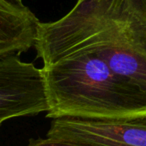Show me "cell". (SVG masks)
Masks as SVG:
<instances>
[{"instance_id": "cell-1", "label": "cell", "mask_w": 146, "mask_h": 146, "mask_svg": "<svg viewBox=\"0 0 146 146\" xmlns=\"http://www.w3.org/2000/svg\"><path fill=\"white\" fill-rule=\"evenodd\" d=\"M34 48L43 66L94 53L146 93V0H77L63 17L39 22Z\"/></svg>"}, {"instance_id": "cell-2", "label": "cell", "mask_w": 146, "mask_h": 146, "mask_svg": "<svg viewBox=\"0 0 146 146\" xmlns=\"http://www.w3.org/2000/svg\"><path fill=\"white\" fill-rule=\"evenodd\" d=\"M41 69L47 118L118 119L146 113L145 92L94 53H72Z\"/></svg>"}, {"instance_id": "cell-3", "label": "cell", "mask_w": 146, "mask_h": 146, "mask_svg": "<svg viewBox=\"0 0 146 146\" xmlns=\"http://www.w3.org/2000/svg\"><path fill=\"white\" fill-rule=\"evenodd\" d=\"M48 111L42 69L20 55L0 58V126L14 118Z\"/></svg>"}, {"instance_id": "cell-4", "label": "cell", "mask_w": 146, "mask_h": 146, "mask_svg": "<svg viewBox=\"0 0 146 146\" xmlns=\"http://www.w3.org/2000/svg\"><path fill=\"white\" fill-rule=\"evenodd\" d=\"M46 136L81 146H146V113L118 119L54 118Z\"/></svg>"}, {"instance_id": "cell-5", "label": "cell", "mask_w": 146, "mask_h": 146, "mask_svg": "<svg viewBox=\"0 0 146 146\" xmlns=\"http://www.w3.org/2000/svg\"><path fill=\"white\" fill-rule=\"evenodd\" d=\"M39 21L25 8L0 0V58L20 55L34 46Z\"/></svg>"}, {"instance_id": "cell-6", "label": "cell", "mask_w": 146, "mask_h": 146, "mask_svg": "<svg viewBox=\"0 0 146 146\" xmlns=\"http://www.w3.org/2000/svg\"><path fill=\"white\" fill-rule=\"evenodd\" d=\"M26 146H81L71 142L63 141V140L55 139V138H37V139H30Z\"/></svg>"}, {"instance_id": "cell-7", "label": "cell", "mask_w": 146, "mask_h": 146, "mask_svg": "<svg viewBox=\"0 0 146 146\" xmlns=\"http://www.w3.org/2000/svg\"><path fill=\"white\" fill-rule=\"evenodd\" d=\"M4 2L8 3V4L12 5L14 7H17V8H25V5L23 4V0H2Z\"/></svg>"}]
</instances>
